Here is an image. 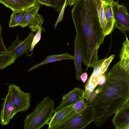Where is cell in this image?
Segmentation results:
<instances>
[{
    "mask_svg": "<svg viewBox=\"0 0 129 129\" xmlns=\"http://www.w3.org/2000/svg\"><path fill=\"white\" fill-rule=\"evenodd\" d=\"M114 0H102L103 3L106 4H111Z\"/></svg>",
    "mask_w": 129,
    "mask_h": 129,
    "instance_id": "cell-31",
    "label": "cell"
},
{
    "mask_svg": "<svg viewBox=\"0 0 129 129\" xmlns=\"http://www.w3.org/2000/svg\"><path fill=\"white\" fill-rule=\"evenodd\" d=\"M99 92L100 91L98 89L96 88L95 89L90 93L88 99L85 101L86 104L87 105L90 104L93 102Z\"/></svg>",
    "mask_w": 129,
    "mask_h": 129,
    "instance_id": "cell-26",
    "label": "cell"
},
{
    "mask_svg": "<svg viewBox=\"0 0 129 129\" xmlns=\"http://www.w3.org/2000/svg\"><path fill=\"white\" fill-rule=\"evenodd\" d=\"M97 8L100 22L104 35H108L107 21L103 6L102 0H94Z\"/></svg>",
    "mask_w": 129,
    "mask_h": 129,
    "instance_id": "cell-19",
    "label": "cell"
},
{
    "mask_svg": "<svg viewBox=\"0 0 129 129\" xmlns=\"http://www.w3.org/2000/svg\"><path fill=\"white\" fill-rule=\"evenodd\" d=\"M14 108L15 115L18 112L25 111L30 108L31 95L29 92L22 91L18 86L11 83L8 86Z\"/></svg>",
    "mask_w": 129,
    "mask_h": 129,
    "instance_id": "cell-6",
    "label": "cell"
},
{
    "mask_svg": "<svg viewBox=\"0 0 129 129\" xmlns=\"http://www.w3.org/2000/svg\"><path fill=\"white\" fill-rule=\"evenodd\" d=\"M2 27L0 24V54L5 53L8 52L4 44L3 40L2 34Z\"/></svg>",
    "mask_w": 129,
    "mask_h": 129,
    "instance_id": "cell-27",
    "label": "cell"
},
{
    "mask_svg": "<svg viewBox=\"0 0 129 129\" xmlns=\"http://www.w3.org/2000/svg\"><path fill=\"white\" fill-rule=\"evenodd\" d=\"M74 105L61 108L55 111L53 116L47 124L48 129H55L76 113L73 109Z\"/></svg>",
    "mask_w": 129,
    "mask_h": 129,
    "instance_id": "cell-9",
    "label": "cell"
},
{
    "mask_svg": "<svg viewBox=\"0 0 129 129\" xmlns=\"http://www.w3.org/2000/svg\"><path fill=\"white\" fill-rule=\"evenodd\" d=\"M87 105L83 98L74 105L73 109L76 113H78L85 109Z\"/></svg>",
    "mask_w": 129,
    "mask_h": 129,
    "instance_id": "cell-24",
    "label": "cell"
},
{
    "mask_svg": "<svg viewBox=\"0 0 129 129\" xmlns=\"http://www.w3.org/2000/svg\"><path fill=\"white\" fill-rule=\"evenodd\" d=\"M112 120L116 129H129V104L126 103L117 111Z\"/></svg>",
    "mask_w": 129,
    "mask_h": 129,
    "instance_id": "cell-10",
    "label": "cell"
},
{
    "mask_svg": "<svg viewBox=\"0 0 129 129\" xmlns=\"http://www.w3.org/2000/svg\"><path fill=\"white\" fill-rule=\"evenodd\" d=\"M34 36V32L31 31L24 40L21 41L18 35L14 42L8 48V51L14 55L17 59L23 55L28 54Z\"/></svg>",
    "mask_w": 129,
    "mask_h": 129,
    "instance_id": "cell-8",
    "label": "cell"
},
{
    "mask_svg": "<svg viewBox=\"0 0 129 129\" xmlns=\"http://www.w3.org/2000/svg\"><path fill=\"white\" fill-rule=\"evenodd\" d=\"M45 29L42 27V24H40L39 29L33 38L29 51L31 52L33 50L35 46L40 40L42 31H45Z\"/></svg>",
    "mask_w": 129,
    "mask_h": 129,
    "instance_id": "cell-22",
    "label": "cell"
},
{
    "mask_svg": "<svg viewBox=\"0 0 129 129\" xmlns=\"http://www.w3.org/2000/svg\"><path fill=\"white\" fill-rule=\"evenodd\" d=\"M72 19L82 61L85 66L92 68L99 60L98 49L105 37L98 14L93 10H85Z\"/></svg>",
    "mask_w": 129,
    "mask_h": 129,
    "instance_id": "cell-2",
    "label": "cell"
},
{
    "mask_svg": "<svg viewBox=\"0 0 129 129\" xmlns=\"http://www.w3.org/2000/svg\"><path fill=\"white\" fill-rule=\"evenodd\" d=\"M77 0H66L65 4V7L68 5L70 6H72L74 5Z\"/></svg>",
    "mask_w": 129,
    "mask_h": 129,
    "instance_id": "cell-29",
    "label": "cell"
},
{
    "mask_svg": "<svg viewBox=\"0 0 129 129\" xmlns=\"http://www.w3.org/2000/svg\"><path fill=\"white\" fill-rule=\"evenodd\" d=\"M66 0H51L49 4L50 7L54 8L59 12L61 11L64 6H65Z\"/></svg>",
    "mask_w": 129,
    "mask_h": 129,
    "instance_id": "cell-23",
    "label": "cell"
},
{
    "mask_svg": "<svg viewBox=\"0 0 129 129\" xmlns=\"http://www.w3.org/2000/svg\"><path fill=\"white\" fill-rule=\"evenodd\" d=\"M109 69H107L102 74L99 82L96 86V88L99 90L100 92L102 91L103 86L107 79V72Z\"/></svg>",
    "mask_w": 129,
    "mask_h": 129,
    "instance_id": "cell-25",
    "label": "cell"
},
{
    "mask_svg": "<svg viewBox=\"0 0 129 129\" xmlns=\"http://www.w3.org/2000/svg\"><path fill=\"white\" fill-rule=\"evenodd\" d=\"M17 58L10 52L0 54V70H3L15 63Z\"/></svg>",
    "mask_w": 129,
    "mask_h": 129,
    "instance_id": "cell-20",
    "label": "cell"
},
{
    "mask_svg": "<svg viewBox=\"0 0 129 129\" xmlns=\"http://www.w3.org/2000/svg\"><path fill=\"white\" fill-rule=\"evenodd\" d=\"M125 36V40L123 43L122 48L120 51L119 62L120 66L129 72V42Z\"/></svg>",
    "mask_w": 129,
    "mask_h": 129,
    "instance_id": "cell-17",
    "label": "cell"
},
{
    "mask_svg": "<svg viewBox=\"0 0 129 129\" xmlns=\"http://www.w3.org/2000/svg\"><path fill=\"white\" fill-rule=\"evenodd\" d=\"M118 1H113L111 6L114 20L115 27L125 33L129 30V16L123 4L120 5Z\"/></svg>",
    "mask_w": 129,
    "mask_h": 129,
    "instance_id": "cell-7",
    "label": "cell"
},
{
    "mask_svg": "<svg viewBox=\"0 0 129 129\" xmlns=\"http://www.w3.org/2000/svg\"><path fill=\"white\" fill-rule=\"evenodd\" d=\"M129 101V72L119 61L109 72L102 91L90 104L95 111L94 124L100 127Z\"/></svg>",
    "mask_w": 129,
    "mask_h": 129,
    "instance_id": "cell-1",
    "label": "cell"
},
{
    "mask_svg": "<svg viewBox=\"0 0 129 129\" xmlns=\"http://www.w3.org/2000/svg\"><path fill=\"white\" fill-rule=\"evenodd\" d=\"M84 91L82 89L76 87L63 95L61 102L54 110V112L63 108L74 105L82 99L84 98Z\"/></svg>",
    "mask_w": 129,
    "mask_h": 129,
    "instance_id": "cell-12",
    "label": "cell"
},
{
    "mask_svg": "<svg viewBox=\"0 0 129 129\" xmlns=\"http://www.w3.org/2000/svg\"><path fill=\"white\" fill-rule=\"evenodd\" d=\"M102 3L109 35L112 33L113 29L115 22L111 4Z\"/></svg>",
    "mask_w": 129,
    "mask_h": 129,
    "instance_id": "cell-18",
    "label": "cell"
},
{
    "mask_svg": "<svg viewBox=\"0 0 129 129\" xmlns=\"http://www.w3.org/2000/svg\"><path fill=\"white\" fill-rule=\"evenodd\" d=\"M54 101L49 96L38 103L24 121V129H40L47 124L54 112Z\"/></svg>",
    "mask_w": 129,
    "mask_h": 129,
    "instance_id": "cell-3",
    "label": "cell"
},
{
    "mask_svg": "<svg viewBox=\"0 0 129 129\" xmlns=\"http://www.w3.org/2000/svg\"><path fill=\"white\" fill-rule=\"evenodd\" d=\"M47 0L48 1V3H49V4L50 3V2H51V0Z\"/></svg>",
    "mask_w": 129,
    "mask_h": 129,
    "instance_id": "cell-32",
    "label": "cell"
},
{
    "mask_svg": "<svg viewBox=\"0 0 129 129\" xmlns=\"http://www.w3.org/2000/svg\"><path fill=\"white\" fill-rule=\"evenodd\" d=\"M14 108L10 93H8L2 105L0 122L2 125L8 124L15 115Z\"/></svg>",
    "mask_w": 129,
    "mask_h": 129,
    "instance_id": "cell-11",
    "label": "cell"
},
{
    "mask_svg": "<svg viewBox=\"0 0 129 129\" xmlns=\"http://www.w3.org/2000/svg\"><path fill=\"white\" fill-rule=\"evenodd\" d=\"M74 51L73 60L76 71L75 78L77 81H80L81 75L83 73V70L81 67V55L76 35L74 40Z\"/></svg>",
    "mask_w": 129,
    "mask_h": 129,
    "instance_id": "cell-14",
    "label": "cell"
},
{
    "mask_svg": "<svg viewBox=\"0 0 129 129\" xmlns=\"http://www.w3.org/2000/svg\"><path fill=\"white\" fill-rule=\"evenodd\" d=\"M40 5H44L50 7V5L47 0H37Z\"/></svg>",
    "mask_w": 129,
    "mask_h": 129,
    "instance_id": "cell-30",
    "label": "cell"
},
{
    "mask_svg": "<svg viewBox=\"0 0 129 129\" xmlns=\"http://www.w3.org/2000/svg\"><path fill=\"white\" fill-rule=\"evenodd\" d=\"M27 10L21 11H13L9 23V27L12 28L19 26Z\"/></svg>",
    "mask_w": 129,
    "mask_h": 129,
    "instance_id": "cell-21",
    "label": "cell"
},
{
    "mask_svg": "<svg viewBox=\"0 0 129 129\" xmlns=\"http://www.w3.org/2000/svg\"><path fill=\"white\" fill-rule=\"evenodd\" d=\"M73 56L68 53H63L60 54L50 55L41 63L33 65L28 71V72L39 67L49 63L64 60H73Z\"/></svg>",
    "mask_w": 129,
    "mask_h": 129,
    "instance_id": "cell-15",
    "label": "cell"
},
{
    "mask_svg": "<svg viewBox=\"0 0 129 129\" xmlns=\"http://www.w3.org/2000/svg\"><path fill=\"white\" fill-rule=\"evenodd\" d=\"M0 3L12 11H21L31 8L38 2L37 0H0Z\"/></svg>",
    "mask_w": 129,
    "mask_h": 129,
    "instance_id": "cell-13",
    "label": "cell"
},
{
    "mask_svg": "<svg viewBox=\"0 0 129 129\" xmlns=\"http://www.w3.org/2000/svg\"><path fill=\"white\" fill-rule=\"evenodd\" d=\"M114 56L113 54L107 59L99 60L93 65V72L85 85L83 97L86 100L95 89L102 74L108 69Z\"/></svg>",
    "mask_w": 129,
    "mask_h": 129,
    "instance_id": "cell-5",
    "label": "cell"
},
{
    "mask_svg": "<svg viewBox=\"0 0 129 129\" xmlns=\"http://www.w3.org/2000/svg\"><path fill=\"white\" fill-rule=\"evenodd\" d=\"M95 111L93 106L87 105L86 108L77 113L55 129H82L93 121Z\"/></svg>",
    "mask_w": 129,
    "mask_h": 129,
    "instance_id": "cell-4",
    "label": "cell"
},
{
    "mask_svg": "<svg viewBox=\"0 0 129 129\" xmlns=\"http://www.w3.org/2000/svg\"><path fill=\"white\" fill-rule=\"evenodd\" d=\"M40 4L39 3L31 8L27 10L19 26L23 28L29 26L32 23L40 8Z\"/></svg>",
    "mask_w": 129,
    "mask_h": 129,
    "instance_id": "cell-16",
    "label": "cell"
},
{
    "mask_svg": "<svg viewBox=\"0 0 129 129\" xmlns=\"http://www.w3.org/2000/svg\"><path fill=\"white\" fill-rule=\"evenodd\" d=\"M88 78V75L86 72L83 73L80 76V80L84 83Z\"/></svg>",
    "mask_w": 129,
    "mask_h": 129,
    "instance_id": "cell-28",
    "label": "cell"
}]
</instances>
